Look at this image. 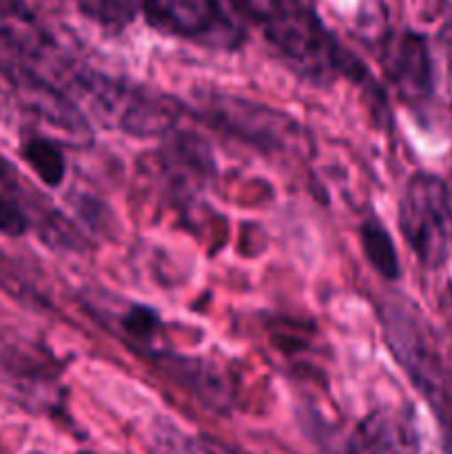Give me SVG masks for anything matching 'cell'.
Instances as JSON below:
<instances>
[{"instance_id":"cell-1","label":"cell","mask_w":452,"mask_h":454,"mask_svg":"<svg viewBox=\"0 0 452 454\" xmlns=\"http://www.w3.org/2000/svg\"><path fill=\"white\" fill-rule=\"evenodd\" d=\"M255 22L279 62L301 82L319 89L339 80L370 82L366 65L323 25L308 0L255 3Z\"/></svg>"},{"instance_id":"cell-2","label":"cell","mask_w":452,"mask_h":454,"mask_svg":"<svg viewBox=\"0 0 452 454\" xmlns=\"http://www.w3.org/2000/svg\"><path fill=\"white\" fill-rule=\"evenodd\" d=\"M74 91L105 127L133 137H167L184 114L182 102L167 93L91 69L80 71Z\"/></svg>"},{"instance_id":"cell-3","label":"cell","mask_w":452,"mask_h":454,"mask_svg":"<svg viewBox=\"0 0 452 454\" xmlns=\"http://www.w3.org/2000/svg\"><path fill=\"white\" fill-rule=\"evenodd\" d=\"M384 341L443 426L452 428V377L434 348L425 324L406 297H388L381 306Z\"/></svg>"},{"instance_id":"cell-4","label":"cell","mask_w":452,"mask_h":454,"mask_svg":"<svg viewBox=\"0 0 452 454\" xmlns=\"http://www.w3.org/2000/svg\"><path fill=\"white\" fill-rule=\"evenodd\" d=\"M146 25L171 38L233 51L255 22V0H142Z\"/></svg>"},{"instance_id":"cell-5","label":"cell","mask_w":452,"mask_h":454,"mask_svg":"<svg viewBox=\"0 0 452 454\" xmlns=\"http://www.w3.org/2000/svg\"><path fill=\"white\" fill-rule=\"evenodd\" d=\"M399 231L424 269L437 270L452 251V198L439 176L412 173L406 180L397 208Z\"/></svg>"},{"instance_id":"cell-6","label":"cell","mask_w":452,"mask_h":454,"mask_svg":"<svg viewBox=\"0 0 452 454\" xmlns=\"http://www.w3.org/2000/svg\"><path fill=\"white\" fill-rule=\"evenodd\" d=\"M195 114L215 131L264 153L297 151L301 145V127L295 118L233 93H202L198 96Z\"/></svg>"},{"instance_id":"cell-7","label":"cell","mask_w":452,"mask_h":454,"mask_svg":"<svg viewBox=\"0 0 452 454\" xmlns=\"http://www.w3.org/2000/svg\"><path fill=\"white\" fill-rule=\"evenodd\" d=\"M381 67L386 80L401 100L421 106L434 96V62L428 40L410 29L393 31L381 44Z\"/></svg>"},{"instance_id":"cell-8","label":"cell","mask_w":452,"mask_h":454,"mask_svg":"<svg viewBox=\"0 0 452 454\" xmlns=\"http://www.w3.org/2000/svg\"><path fill=\"white\" fill-rule=\"evenodd\" d=\"M153 366L177 388L186 390L207 411L229 415L235 408V384L226 368L199 357L153 350Z\"/></svg>"},{"instance_id":"cell-9","label":"cell","mask_w":452,"mask_h":454,"mask_svg":"<svg viewBox=\"0 0 452 454\" xmlns=\"http://www.w3.org/2000/svg\"><path fill=\"white\" fill-rule=\"evenodd\" d=\"M419 450L412 417L393 408L368 412L348 437V454H419Z\"/></svg>"},{"instance_id":"cell-10","label":"cell","mask_w":452,"mask_h":454,"mask_svg":"<svg viewBox=\"0 0 452 454\" xmlns=\"http://www.w3.org/2000/svg\"><path fill=\"white\" fill-rule=\"evenodd\" d=\"M158 164L175 189L198 191L215 176L211 146L189 131H173L158 151Z\"/></svg>"},{"instance_id":"cell-11","label":"cell","mask_w":452,"mask_h":454,"mask_svg":"<svg viewBox=\"0 0 452 454\" xmlns=\"http://www.w3.org/2000/svg\"><path fill=\"white\" fill-rule=\"evenodd\" d=\"M359 239H362L363 257L372 266V270L386 282H397L401 278V264H399L397 248L386 226L377 217H368L359 226Z\"/></svg>"},{"instance_id":"cell-12","label":"cell","mask_w":452,"mask_h":454,"mask_svg":"<svg viewBox=\"0 0 452 454\" xmlns=\"http://www.w3.org/2000/svg\"><path fill=\"white\" fill-rule=\"evenodd\" d=\"M20 155L44 186L49 189L62 186L66 177V158L56 142L43 136L27 137L20 146Z\"/></svg>"},{"instance_id":"cell-13","label":"cell","mask_w":452,"mask_h":454,"mask_svg":"<svg viewBox=\"0 0 452 454\" xmlns=\"http://www.w3.org/2000/svg\"><path fill=\"white\" fill-rule=\"evenodd\" d=\"M160 454H244L238 448L208 434H186L177 426L160 424L155 430Z\"/></svg>"},{"instance_id":"cell-14","label":"cell","mask_w":452,"mask_h":454,"mask_svg":"<svg viewBox=\"0 0 452 454\" xmlns=\"http://www.w3.org/2000/svg\"><path fill=\"white\" fill-rule=\"evenodd\" d=\"M80 13L106 29L131 25L142 12V0H75Z\"/></svg>"},{"instance_id":"cell-15","label":"cell","mask_w":452,"mask_h":454,"mask_svg":"<svg viewBox=\"0 0 452 454\" xmlns=\"http://www.w3.org/2000/svg\"><path fill=\"white\" fill-rule=\"evenodd\" d=\"M118 322L124 337H129L140 350L153 353V341L160 335V328H162V319H160L158 310L144 304H133L120 315Z\"/></svg>"},{"instance_id":"cell-16","label":"cell","mask_w":452,"mask_h":454,"mask_svg":"<svg viewBox=\"0 0 452 454\" xmlns=\"http://www.w3.org/2000/svg\"><path fill=\"white\" fill-rule=\"evenodd\" d=\"M31 220L25 208L12 198V195L0 193V233L7 238H22L29 233Z\"/></svg>"},{"instance_id":"cell-17","label":"cell","mask_w":452,"mask_h":454,"mask_svg":"<svg viewBox=\"0 0 452 454\" xmlns=\"http://www.w3.org/2000/svg\"><path fill=\"white\" fill-rule=\"evenodd\" d=\"M31 454H43V452H31Z\"/></svg>"},{"instance_id":"cell-18","label":"cell","mask_w":452,"mask_h":454,"mask_svg":"<svg viewBox=\"0 0 452 454\" xmlns=\"http://www.w3.org/2000/svg\"><path fill=\"white\" fill-rule=\"evenodd\" d=\"M450 49H452V44H450Z\"/></svg>"}]
</instances>
